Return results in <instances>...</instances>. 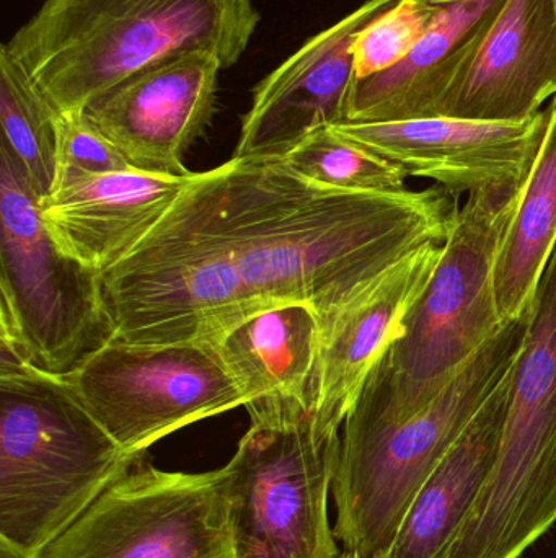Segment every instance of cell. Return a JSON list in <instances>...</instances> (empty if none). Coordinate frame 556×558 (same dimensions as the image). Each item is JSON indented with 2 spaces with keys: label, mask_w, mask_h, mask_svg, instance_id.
Listing matches in <instances>:
<instances>
[{
  "label": "cell",
  "mask_w": 556,
  "mask_h": 558,
  "mask_svg": "<svg viewBox=\"0 0 556 558\" xmlns=\"http://www.w3.org/2000/svg\"><path fill=\"white\" fill-rule=\"evenodd\" d=\"M61 113L22 65L0 48V156L5 157L39 203L51 195L58 175Z\"/></svg>",
  "instance_id": "obj_21"
},
{
  "label": "cell",
  "mask_w": 556,
  "mask_h": 558,
  "mask_svg": "<svg viewBox=\"0 0 556 558\" xmlns=\"http://www.w3.org/2000/svg\"><path fill=\"white\" fill-rule=\"evenodd\" d=\"M224 69L214 52L176 56L121 82L82 113L131 169L189 175L185 154L211 124Z\"/></svg>",
  "instance_id": "obj_12"
},
{
  "label": "cell",
  "mask_w": 556,
  "mask_h": 558,
  "mask_svg": "<svg viewBox=\"0 0 556 558\" xmlns=\"http://www.w3.org/2000/svg\"><path fill=\"white\" fill-rule=\"evenodd\" d=\"M281 160L310 182L351 192H407L410 179L404 167L339 136L332 126L310 134Z\"/></svg>",
  "instance_id": "obj_22"
},
{
  "label": "cell",
  "mask_w": 556,
  "mask_h": 558,
  "mask_svg": "<svg viewBox=\"0 0 556 558\" xmlns=\"http://www.w3.org/2000/svg\"><path fill=\"white\" fill-rule=\"evenodd\" d=\"M444 244H428L369 281L339 312L320 343L310 389L317 422L342 432L372 367L404 335L411 307L433 277Z\"/></svg>",
  "instance_id": "obj_14"
},
{
  "label": "cell",
  "mask_w": 556,
  "mask_h": 558,
  "mask_svg": "<svg viewBox=\"0 0 556 558\" xmlns=\"http://www.w3.org/2000/svg\"><path fill=\"white\" fill-rule=\"evenodd\" d=\"M535 302V301H534ZM534 305L503 325L420 409L388 412L356 400L342 429L333 482L338 558H382L424 482L515 367Z\"/></svg>",
  "instance_id": "obj_3"
},
{
  "label": "cell",
  "mask_w": 556,
  "mask_h": 558,
  "mask_svg": "<svg viewBox=\"0 0 556 558\" xmlns=\"http://www.w3.org/2000/svg\"><path fill=\"white\" fill-rule=\"evenodd\" d=\"M85 409L133 454L247 399L211 344L113 340L64 377Z\"/></svg>",
  "instance_id": "obj_9"
},
{
  "label": "cell",
  "mask_w": 556,
  "mask_h": 558,
  "mask_svg": "<svg viewBox=\"0 0 556 558\" xmlns=\"http://www.w3.org/2000/svg\"><path fill=\"white\" fill-rule=\"evenodd\" d=\"M506 0H440L430 32L391 71L355 78L346 123H392L440 117L472 65Z\"/></svg>",
  "instance_id": "obj_17"
},
{
  "label": "cell",
  "mask_w": 556,
  "mask_h": 558,
  "mask_svg": "<svg viewBox=\"0 0 556 558\" xmlns=\"http://www.w3.org/2000/svg\"><path fill=\"white\" fill-rule=\"evenodd\" d=\"M512 369L424 482L382 558L444 556L495 464L511 396Z\"/></svg>",
  "instance_id": "obj_18"
},
{
  "label": "cell",
  "mask_w": 556,
  "mask_h": 558,
  "mask_svg": "<svg viewBox=\"0 0 556 558\" xmlns=\"http://www.w3.org/2000/svg\"><path fill=\"white\" fill-rule=\"evenodd\" d=\"M459 196L330 189L281 159L196 172L156 228L103 274L124 343L212 344L242 322L307 304L322 337L375 277L428 244H446Z\"/></svg>",
  "instance_id": "obj_1"
},
{
  "label": "cell",
  "mask_w": 556,
  "mask_h": 558,
  "mask_svg": "<svg viewBox=\"0 0 556 558\" xmlns=\"http://www.w3.org/2000/svg\"><path fill=\"white\" fill-rule=\"evenodd\" d=\"M528 182L467 196L404 335L372 367L358 399L388 412H413L502 330L496 260Z\"/></svg>",
  "instance_id": "obj_5"
},
{
  "label": "cell",
  "mask_w": 556,
  "mask_h": 558,
  "mask_svg": "<svg viewBox=\"0 0 556 558\" xmlns=\"http://www.w3.org/2000/svg\"><path fill=\"white\" fill-rule=\"evenodd\" d=\"M261 15L254 0H45L2 48L61 114L188 52L240 61Z\"/></svg>",
  "instance_id": "obj_2"
},
{
  "label": "cell",
  "mask_w": 556,
  "mask_h": 558,
  "mask_svg": "<svg viewBox=\"0 0 556 558\" xmlns=\"http://www.w3.org/2000/svg\"><path fill=\"white\" fill-rule=\"evenodd\" d=\"M144 454L118 445L64 377L0 367V537L38 556Z\"/></svg>",
  "instance_id": "obj_4"
},
{
  "label": "cell",
  "mask_w": 556,
  "mask_h": 558,
  "mask_svg": "<svg viewBox=\"0 0 556 558\" xmlns=\"http://www.w3.org/2000/svg\"><path fill=\"white\" fill-rule=\"evenodd\" d=\"M440 0H398L359 33L355 43V77L391 71L410 56L430 32Z\"/></svg>",
  "instance_id": "obj_23"
},
{
  "label": "cell",
  "mask_w": 556,
  "mask_h": 558,
  "mask_svg": "<svg viewBox=\"0 0 556 558\" xmlns=\"http://www.w3.org/2000/svg\"><path fill=\"white\" fill-rule=\"evenodd\" d=\"M556 97V0H506L440 117L522 121Z\"/></svg>",
  "instance_id": "obj_15"
},
{
  "label": "cell",
  "mask_w": 556,
  "mask_h": 558,
  "mask_svg": "<svg viewBox=\"0 0 556 558\" xmlns=\"http://www.w3.org/2000/svg\"><path fill=\"white\" fill-rule=\"evenodd\" d=\"M397 2L368 0L258 82L242 118L235 159H283L316 131L346 123L356 39Z\"/></svg>",
  "instance_id": "obj_13"
},
{
  "label": "cell",
  "mask_w": 556,
  "mask_h": 558,
  "mask_svg": "<svg viewBox=\"0 0 556 558\" xmlns=\"http://www.w3.org/2000/svg\"><path fill=\"white\" fill-rule=\"evenodd\" d=\"M131 169L123 154L84 117L61 114L59 121L58 175L52 192L87 177Z\"/></svg>",
  "instance_id": "obj_24"
},
{
  "label": "cell",
  "mask_w": 556,
  "mask_h": 558,
  "mask_svg": "<svg viewBox=\"0 0 556 558\" xmlns=\"http://www.w3.org/2000/svg\"><path fill=\"white\" fill-rule=\"evenodd\" d=\"M0 558H38V556L25 553V550L18 549V547L9 543V541L0 537Z\"/></svg>",
  "instance_id": "obj_25"
},
{
  "label": "cell",
  "mask_w": 556,
  "mask_h": 558,
  "mask_svg": "<svg viewBox=\"0 0 556 558\" xmlns=\"http://www.w3.org/2000/svg\"><path fill=\"white\" fill-rule=\"evenodd\" d=\"M250 428L224 465L237 558H338L329 497L342 432L309 402L251 403Z\"/></svg>",
  "instance_id": "obj_7"
},
{
  "label": "cell",
  "mask_w": 556,
  "mask_h": 558,
  "mask_svg": "<svg viewBox=\"0 0 556 558\" xmlns=\"http://www.w3.org/2000/svg\"><path fill=\"white\" fill-rule=\"evenodd\" d=\"M320 343L317 312L307 304H291L242 322L211 347L251 405L310 403Z\"/></svg>",
  "instance_id": "obj_19"
},
{
  "label": "cell",
  "mask_w": 556,
  "mask_h": 558,
  "mask_svg": "<svg viewBox=\"0 0 556 558\" xmlns=\"http://www.w3.org/2000/svg\"><path fill=\"white\" fill-rule=\"evenodd\" d=\"M547 130L495 268L503 324L534 305L542 275L556 247V97L547 105Z\"/></svg>",
  "instance_id": "obj_20"
},
{
  "label": "cell",
  "mask_w": 556,
  "mask_h": 558,
  "mask_svg": "<svg viewBox=\"0 0 556 558\" xmlns=\"http://www.w3.org/2000/svg\"><path fill=\"white\" fill-rule=\"evenodd\" d=\"M195 175L127 169L87 177L39 203L42 222L62 252L104 274L156 228Z\"/></svg>",
  "instance_id": "obj_16"
},
{
  "label": "cell",
  "mask_w": 556,
  "mask_h": 558,
  "mask_svg": "<svg viewBox=\"0 0 556 558\" xmlns=\"http://www.w3.org/2000/svg\"><path fill=\"white\" fill-rule=\"evenodd\" d=\"M556 521V247L535 295L495 464L441 558H519Z\"/></svg>",
  "instance_id": "obj_8"
},
{
  "label": "cell",
  "mask_w": 556,
  "mask_h": 558,
  "mask_svg": "<svg viewBox=\"0 0 556 558\" xmlns=\"http://www.w3.org/2000/svg\"><path fill=\"white\" fill-rule=\"evenodd\" d=\"M0 366L74 373L116 340L103 274L62 252L39 199L0 156Z\"/></svg>",
  "instance_id": "obj_6"
},
{
  "label": "cell",
  "mask_w": 556,
  "mask_h": 558,
  "mask_svg": "<svg viewBox=\"0 0 556 558\" xmlns=\"http://www.w3.org/2000/svg\"><path fill=\"white\" fill-rule=\"evenodd\" d=\"M38 558H237L227 471H160L140 459Z\"/></svg>",
  "instance_id": "obj_10"
},
{
  "label": "cell",
  "mask_w": 556,
  "mask_h": 558,
  "mask_svg": "<svg viewBox=\"0 0 556 558\" xmlns=\"http://www.w3.org/2000/svg\"><path fill=\"white\" fill-rule=\"evenodd\" d=\"M547 107L522 121L434 117L392 123H342L339 136L433 180L453 195L521 185L531 177L547 130Z\"/></svg>",
  "instance_id": "obj_11"
}]
</instances>
